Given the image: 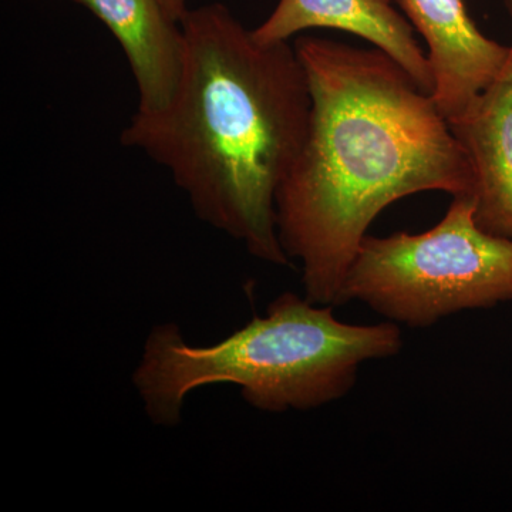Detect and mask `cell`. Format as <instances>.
<instances>
[{
  "instance_id": "1",
  "label": "cell",
  "mask_w": 512,
  "mask_h": 512,
  "mask_svg": "<svg viewBox=\"0 0 512 512\" xmlns=\"http://www.w3.org/2000/svg\"><path fill=\"white\" fill-rule=\"evenodd\" d=\"M311 90L305 143L275 197L276 229L305 298L336 306L360 242L393 202L471 194L474 173L436 100L382 50L299 37Z\"/></svg>"
},
{
  "instance_id": "2",
  "label": "cell",
  "mask_w": 512,
  "mask_h": 512,
  "mask_svg": "<svg viewBox=\"0 0 512 512\" xmlns=\"http://www.w3.org/2000/svg\"><path fill=\"white\" fill-rule=\"evenodd\" d=\"M184 64L170 106L136 113L121 144L170 171L195 215L278 266L275 197L305 143L311 90L295 46L261 43L221 3L181 20Z\"/></svg>"
},
{
  "instance_id": "3",
  "label": "cell",
  "mask_w": 512,
  "mask_h": 512,
  "mask_svg": "<svg viewBox=\"0 0 512 512\" xmlns=\"http://www.w3.org/2000/svg\"><path fill=\"white\" fill-rule=\"evenodd\" d=\"M402 346L394 323L350 325L332 305L285 292L264 318L255 315L215 345H188L175 323L154 326L133 383L161 427L178 426L185 397L212 384H235L262 412L312 410L346 396L363 363L396 356Z\"/></svg>"
},
{
  "instance_id": "4",
  "label": "cell",
  "mask_w": 512,
  "mask_h": 512,
  "mask_svg": "<svg viewBox=\"0 0 512 512\" xmlns=\"http://www.w3.org/2000/svg\"><path fill=\"white\" fill-rule=\"evenodd\" d=\"M353 301L410 328L512 302V239L484 231L473 195H457L423 234L363 238L336 306Z\"/></svg>"
},
{
  "instance_id": "5",
  "label": "cell",
  "mask_w": 512,
  "mask_h": 512,
  "mask_svg": "<svg viewBox=\"0 0 512 512\" xmlns=\"http://www.w3.org/2000/svg\"><path fill=\"white\" fill-rule=\"evenodd\" d=\"M429 47L436 100L448 123L460 119L497 79L510 46L490 39L471 19L464 0H399Z\"/></svg>"
},
{
  "instance_id": "6",
  "label": "cell",
  "mask_w": 512,
  "mask_h": 512,
  "mask_svg": "<svg viewBox=\"0 0 512 512\" xmlns=\"http://www.w3.org/2000/svg\"><path fill=\"white\" fill-rule=\"evenodd\" d=\"M318 28L362 37L399 63L424 93L433 94L429 57L417 42L412 23L393 8L392 0H279L272 15L252 33L258 42L281 43L302 30Z\"/></svg>"
},
{
  "instance_id": "7",
  "label": "cell",
  "mask_w": 512,
  "mask_h": 512,
  "mask_svg": "<svg viewBox=\"0 0 512 512\" xmlns=\"http://www.w3.org/2000/svg\"><path fill=\"white\" fill-rule=\"evenodd\" d=\"M450 126L473 167L477 224L512 239V43L497 79Z\"/></svg>"
},
{
  "instance_id": "8",
  "label": "cell",
  "mask_w": 512,
  "mask_h": 512,
  "mask_svg": "<svg viewBox=\"0 0 512 512\" xmlns=\"http://www.w3.org/2000/svg\"><path fill=\"white\" fill-rule=\"evenodd\" d=\"M100 19L119 40L138 89L137 113L163 111L173 101L184 64L180 23L158 0H73Z\"/></svg>"
},
{
  "instance_id": "9",
  "label": "cell",
  "mask_w": 512,
  "mask_h": 512,
  "mask_svg": "<svg viewBox=\"0 0 512 512\" xmlns=\"http://www.w3.org/2000/svg\"><path fill=\"white\" fill-rule=\"evenodd\" d=\"M163 6L165 12L168 13L171 19L175 22L181 23L185 13L188 12L187 0H158Z\"/></svg>"
},
{
  "instance_id": "10",
  "label": "cell",
  "mask_w": 512,
  "mask_h": 512,
  "mask_svg": "<svg viewBox=\"0 0 512 512\" xmlns=\"http://www.w3.org/2000/svg\"><path fill=\"white\" fill-rule=\"evenodd\" d=\"M505 6H507L508 13L512 18V0H505Z\"/></svg>"
}]
</instances>
